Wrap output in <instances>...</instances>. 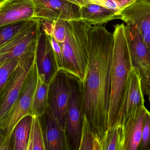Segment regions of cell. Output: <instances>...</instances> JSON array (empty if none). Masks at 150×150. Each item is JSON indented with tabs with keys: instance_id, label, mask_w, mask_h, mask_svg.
<instances>
[{
	"instance_id": "22",
	"label": "cell",
	"mask_w": 150,
	"mask_h": 150,
	"mask_svg": "<svg viewBox=\"0 0 150 150\" xmlns=\"http://www.w3.org/2000/svg\"><path fill=\"white\" fill-rule=\"evenodd\" d=\"M46 150L44 134L40 119L33 115L27 150Z\"/></svg>"
},
{
	"instance_id": "13",
	"label": "cell",
	"mask_w": 150,
	"mask_h": 150,
	"mask_svg": "<svg viewBox=\"0 0 150 150\" xmlns=\"http://www.w3.org/2000/svg\"><path fill=\"white\" fill-rule=\"evenodd\" d=\"M36 67L38 76L45 83L50 84L59 71L50 41V35L47 34L40 21V30L36 52Z\"/></svg>"
},
{
	"instance_id": "4",
	"label": "cell",
	"mask_w": 150,
	"mask_h": 150,
	"mask_svg": "<svg viewBox=\"0 0 150 150\" xmlns=\"http://www.w3.org/2000/svg\"><path fill=\"white\" fill-rule=\"evenodd\" d=\"M36 50L21 58L0 92V127L16 102L24 82L35 63Z\"/></svg>"
},
{
	"instance_id": "26",
	"label": "cell",
	"mask_w": 150,
	"mask_h": 150,
	"mask_svg": "<svg viewBox=\"0 0 150 150\" xmlns=\"http://www.w3.org/2000/svg\"><path fill=\"white\" fill-rule=\"evenodd\" d=\"M138 150H150V112L146 111L142 140Z\"/></svg>"
},
{
	"instance_id": "9",
	"label": "cell",
	"mask_w": 150,
	"mask_h": 150,
	"mask_svg": "<svg viewBox=\"0 0 150 150\" xmlns=\"http://www.w3.org/2000/svg\"><path fill=\"white\" fill-rule=\"evenodd\" d=\"M69 95L66 118V130L70 147L78 150L81 136L82 112L79 81L69 75Z\"/></svg>"
},
{
	"instance_id": "14",
	"label": "cell",
	"mask_w": 150,
	"mask_h": 150,
	"mask_svg": "<svg viewBox=\"0 0 150 150\" xmlns=\"http://www.w3.org/2000/svg\"><path fill=\"white\" fill-rule=\"evenodd\" d=\"M46 150L70 149L66 129L62 128L55 119L48 106L46 112L40 117Z\"/></svg>"
},
{
	"instance_id": "15",
	"label": "cell",
	"mask_w": 150,
	"mask_h": 150,
	"mask_svg": "<svg viewBox=\"0 0 150 150\" xmlns=\"http://www.w3.org/2000/svg\"><path fill=\"white\" fill-rule=\"evenodd\" d=\"M33 0H2L0 2V26L34 18Z\"/></svg>"
},
{
	"instance_id": "23",
	"label": "cell",
	"mask_w": 150,
	"mask_h": 150,
	"mask_svg": "<svg viewBox=\"0 0 150 150\" xmlns=\"http://www.w3.org/2000/svg\"><path fill=\"white\" fill-rule=\"evenodd\" d=\"M31 19L0 26V46L8 41L17 34L30 23Z\"/></svg>"
},
{
	"instance_id": "11",
	"label": "cell",
	"mask_w": 150,
	"mask_h": 150,
	"mask_svg": "<svg viewBox=\"0 0 150 150\" xmlns=\"http://www.w3.org/2000/svg\"><path fill=\"white\" fill-rule=\"evenodd\" d=\"M144 96L140 76L132 66L124 92L119 124L123 126L129 118L145 106Z\"/></svg>"
},
{
	"instance_id": "29",
	"label": "cell",
	"mask_w": 150,
	"mask_h": 150,
	"mask_svg": "<svg viewBox=\"0 0 150 150\" xmlns=\"http://www.w3.org/2000/svg\"><path fill=\"white\" fill-rule=\"evenodd\" d=\"M13 134H8L0 127V150H13Z\"/></svg>"
},
{
	"instance_id": "28",
	"label": "cell",
	"mask_w": 150,
	"mask_h": 150,
	"mask_svg": "<svg viewBox=\"0 0 150 150\" xmlns=\"http://www.w3.org/2000/svg\"><path fill=\"white\" fill-rule=\"evenodd\" d=\"M50 39L58 70H62L63 68V56L60 45L54 38L52 35H50Z\"/></svg>"
},
{
	"instance_id": "7",
	"label": "cell",
	"mask_w": 150,
	"mask_h": 150,
	"mask_svg": "<svg viewBox=\"0 0 150 150\" xmlns=\"http://www.w3.org/2000/svg\"><path fill=\"white\" fill-rule=\"evenodd\" d=\"M38 79V70L35 62L24 82L16 102L1 127L8 134H13L16 125L22 118L26 115H31L32 101Z\"/></svg>"
},
{
	"instance_id": "17",
	"label": "cell",
	"mask_w": 150,
	"mask_h": 150,
	"mask_svg": "<svg viewBox=\"0 0 150 150\" xmlns=\"http://www.w3.org/2000/svg\"><path fill=\"white\" fill-rule=\"evenodd\" d=\"M80 19L90 25H101L109 21L120 19L119 14L94 4H86L80 8Z\"/></svg>"
},
{
	"instance_id": "32",
	"label": "cell",
	"mask_w": 150,
	"mask_h": 150,
	"mask_svg": "<svg viewBox=\"0 0 150 150\" xmlns=\"http://www.w3.org/2000/svg\"><path fill=\"white\" fill-rule=\"evenodd\" d=\"M2 1V0H0V2H1V1Z\"/></svg>"
},
{
	"instance_id": "24",
	"label": "cell",
	"mask_w": 150,
	"mask_h": 150,
	"mask_svg": "<svg viewBox=\"0 0 150 150\" xmlns=\"http://www.w3.org/2000/svg\"><path fill=\"white\" fill-rule=\"evenodd\" d=\"M21 59H13L3 63L0 68V92Z\"/></svg>"
},
{
	"instance_id": "5",
	"label": "cell",
	"mask_w": 150,
	"mask_h": 150,
	"mask_svg": "<svg viewBox=\"0 0 150 150\" xmlns=\"http://www.w3.org/2000/svg\"><path fill=\"white\" fill-rule=\"evenodd\" d=\"M40 30V19L33 18L17 34L0 46V65L21 59L36 50Z\"/></svg>"
},
{
	"instance_id": "25",
	"label": "cell",
	"mask_w": 150,
	"mask_h": 150,
	"mask_svg": "<svg viewBox=\"0 0 150 150\" xmlns=\"http://www.w3.org/2000/svg\"><path fill=\"white\" fill-rule=\"evenodd\" d=\"M52 26V36L59 43H63L67 37L66 21L58 20L53 21Z\"/></svg>"
},
{
	"instance_id": "10",
	"label": "cell",
	"mask_w": 150,
	"mask_h": 150,
	"mask_svg": "<svg viewBox=\"0 0 150 150\" xmlns=\"http://www.w3.org/2000/svg\"><path fill=\"white\" fill-rule=\"evenodd\" d=\"M34 18L51 21L80 19L78 5L67 0H33Z\"/></svg>"
},
{
	"instance_id": "16",
	"label": "cell",
	"mask_w": 150,
	"mask_h": 150,
	"mask_svg": "<svg viewBox=\"0 0 150 150\" xmlns=\"http://www.w3.org/2000/svg\"><path fill=\"white\" fill-rule=\"evenodd\" d=\"M147 108L139 109L123 125L125 144L124 150H138L142 140Z\"/></svg>"
},
{
	"instance_id": "31",
	"label": "cell",
	"mask_w": 150,
	"mask_h": 150,
	"mask_svg": "<svg viewBox=\"0 0 150 150\" xmlns=\"http://www.w3.org/2000/svg\"><path fill=\"white\" fill-rule=\"evenodd\" d=\"M148 97H149V101L150 103V94L149 95V96H148Z\"/></svg>"
},
{
	"instance_id": "12",
	"label": "cell",
	"mask_w": 150,
	"mask_h": 150,
	"mask_svg": "<svg viewBox=\"0 0 150 150\" xmlns=\"http://www.w3.org/2000/svg\"><path fill=\"white\" fill-rule=\"evenodd\" d=\"M125 24L134 26L150 53V0H136L120 12Z\"/></svg>"
},
{
	"instance_id": "20",
	"label": "cell",
	"mask_w": 150,
	"mask_h": 150,
	"mask_svg": "<svg viewBox=\"0 0 150 150\" xmlns=\"http://www.w3.org/2000/svg\"><path fill=\"white\" fill-rule=\"evenodd\" d=\"M102 150H124L125 137L123 127L115 124L108 129L102 138Z\"/></svg>"
},
{
	"instance_id": "1",
	"label": "cell",
	"mask_w": 150,
	"mask_h": 150,
	"mask_svg": "<svg viewBox=\"0 0 150 150\" xmlns=\"http://www.w3.org/2000/svg\"><path fill=\"white\" fill-rule=\"evenodd\" d=\"M113 45V34L105 26H91L87 70L83 81L79 82L82 114L101 140L107 129Z\"/></svg>"
},
{
	"instance_id": "27",
	"label": "cell",
	"mask_w": 150,
	"mask_h": 150,
	"mask_svg": "<svg viewBox=\"0 0 150 150\" xmlns=\"http://www.w3.org/2000/svg\"><path fill=\"white\" fill-rule=\"evenodd\" d=\"M85 5L94 4L102 6L116 12L120 15V12L123 9L122 7L115 0H82Z\"/></svg>"
},
{
	"instance_id": "3",
	"label": "cell",
	"mask_w": 150,
	"mask_h": 150,
	"mask_svg": "<svg viewBox=\"0 0 150 150\" xmlns=\"http://www.w3.org/2000/svg\"><path fill=\"white\" fill-rule=\"evenodd\" d=\"M67 37L59 43L64 71L79 82L84 79L89 60V33L91 26L81 19L66 21Z\"/></svg>"
},
{
	"instance_id": "6",
	"label": "cell",
	"mask_w": 150,
	"mask_h": 150,
	"mask_svg": "<svg viewBox=\"0 0 150 150\" xmlns=\"http://www.w3.org/2000/svg\"><path fill=\"white\" fill-rule=\"evenodd\" d=\"M132 66L138 72L141 78L144 95L150 94V53L142 38L135 27L125 24Z\"/></svg>"
},
{
	"instance_id": "21",
	"label": "cell",
	"mask_w": 150,
	"mask_h": 150,
	"mask_svg": "<svg viewBox=\"0 0 150 150\" xmlns=\"http://www.w3.org/2000/svg\"><path fill=\"white\" fill-rule=\"evenodd\" d=\"M32 116L28 115L17 123L13 131V150H27Z\"/></svg>"
},
{
	"instance_id": "8",
	"label": "cell",
	"mask_w": 150,
	"mask_h": 150,
	"mask_svg": "<svg viewBox=\"0 0 150 150\" xmlns=\"http://www.w3.org/2000/svg\"><path fill=\"white\" fill-rule=\"evenodd\" d=\"M69 95V75L64 71H59L49 84L48 106L54 118L66 129V114Z\"/></svg>"
},
{
	"instance_id": "30",
	"label": "cell",
	"mask_w": 150,
	"mask_h": 150,
	"mask_svg": "<svg viewBox=\"0 0 150 150\" xmlns=\"http://www.w3.org/2000/svg\"><path fill=\"white\" fill-rule=\"evenodd\" d=\"M67 1L74 3L80 7H82L85 5L84 3L82 0H67Z\"/></svg>"
},
{
	"instance_id": "18",
	"label": "cell",
	"mask_w": 150,
	"mask_h": 150,
	"mask_svg": "<svg viewBox=\"0 0 150 150\" xmlns=\"http://www.w3.org/2000/svg\"><path fill=\"white\" fill-rule=\"evenodd\" d=\"M49 84L44 82L38 76L31 106L32 116L40 117L46 112L48 107Z\"/></svg>"
},
{
	"instance_id": "33",
	"label": "cell",
	"mask_w": 150,
	"mask_h": 150,
	"mask_svg": "<svg viewBox=\"0 0 150 150\" xmlns=\"http://www.w3.org/2000/svg\"><path fill=\"white\" fill-rule=\"evenodd\" d=\"M1 65H0V68H1Z\"/></svg>"
},
{
	"instance_id": "19",
	"label": "cell",
	"mask_w": 150,
	"mask_h": 150,
	"mask_svg": "<svg viewBox=\"0 0 150 150\" xmlns=\"http://www.w3.org/2000/svg\"><path fill=\"white\" fill-rule=\"evenodd\" d=\"M79 150H102L101 140L92 128L87 117L82 114L81 136Z\"/></svg>"
},
{
	"instance_id": "2",
	"label": "cell",
	"mask_w": 150,
	"mask_h": 150,
	"mask_svg": "<svg viewBox=\"0 0 150 150\" xmlns=\"http://www.w3.org/2000/svg\"><path fill=\"white\" fill-rule=\"evenodd\" d=\"M113 34L114 45L111 68V96L107 129L119 124L124 92L132 67L125 24L122 23L115 25Z\"/></svg>"
}]
</instances>
